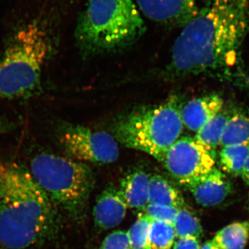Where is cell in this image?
<instances>
[{
  "label": "cell",
  "instance_id": "obj_14",
  "mask_svg": "<svg viewBox=\"0 0 249 249\" xmlns=\"http://www.w3.org/2000/svg\"><path fill=\"white\" fill-rule=\"evenodd\" d=\"M149 204L163 205L179 209L184 208V198L181 192L169 181L159 175L150 176Z\"/></svg>",
  "mask_w": 249,
  "mask_h": 249
},
{
  "label": "cell",
  "instance_id": "obj_11",
  "mask_svg": "<svg viewBox=\"0 0 249 249\" xmlns=\"http://www.w3.org/2000/svg\"><path fill=\"white\" fill-rule=\"evenodd\" d=\"M127 209L119 189L109 185L96 199L93 211L95 224L103 230L115 227L124 220Z\"/></svg>",
  "mask_w": 249,
  "mask_h": 249
},
{
  "label": "cell",
  "instance_id": "obj_27",
  "mask_svg": "<svg viewBox=\"0 0 249 249\" xmlns=\"http://www.w3.org/2000/svg\"><path fill=\"white\" fill-rule=\"evenodd\" d=\"M7 127L8 126L7 124H6V122L1 121V119H0V133L6 131Z\"/></svg>",
  "mask_w": 249,
  "mask_h": 249
},
{
  "label": "cell",
  "instance_id": "obj_4",
  "mask_svg": "<svg viewBox=\"0 0 249 249\" xmlns=\"http://www.w3.org/2000/svg\"><path fill=\"white\" fill-rule=\"evenodd\" d=\"M145 30L134 0H86L75 29V38L84 55L122 50L133 45Z\"/></svg>",
  "mask_w": 249,
  "mask_h": 249
},
{
  "label": "cell",
  "instance_id": "obj_26",
  "mask_svg": "<svg viewBox=\"0 0 249 249\" xmlns=\"http://www.w3.org/2000/svg\"><path fill=\"white\" fill-rule=\"evenodd\" d=\"M200 249H222L220 247L214 243L213 241H208L206 243L201 246Z\"/></svg>",
  "mask_w": 249,
  "mask_h": 249
},
{
  "label": "cell",
  "instance_id": "obj_8",
  "mask_svg": "<svg viewBox=\"0 0 249 249\" xmlns=\"http://www.w3.org/2000/svg\"><path fill=\"white\" fill-rule=\"evenodd\" d=\"M215 157L196 138H179L160 160L178 183L186 186L214 168Z\"/></svg>",
  "mask_w": 249,
  "mask_h": 249
},
{
  "label": "cell",
  "instance_id": "obj_18",
  "mask_svg": "<svg viewBox=\"0 0 249 249\" xmlns=\"http://www.w3.org/2000/svg\"><path fill=\"white\" fill-rule=\"evenodd\" d=\"M249 142V116L242 112L232 114L228 121L221 139L220 146Z\"/></svg>",
  "mask_w": 249,
  "mask_h": 249
},
{
  "label": "cell",
  "instance_id": "obj_25",
  "mask_svg": "<svg viewBox=\"0 0 249 249\" xmlns=\"http://www.w3.org/2000/svg\"><path fill=\"white\" fill-rule=\"evenodd\" d=\"M240 176L242 177V179L245 181L246 184L249 186V156Z\"/></svg>",
  "mask_w": 249,
  "mask_h": 249
},
{
  "label": "cell",
  "instance_id": "obj_13",
  "mask_svg": "<svg viewBox=\"0 0 249 249\" xmlns=\"http://www.w3.org/2000/svg\"><path fill=\"white\" fill-rule=\"evenodd\" d=\"M150 178L143 170H137L122 178L119 192L127 207L145 209L149 204Z\"/></svg>",
  "mask_w": 249,
  "mask_h": 249
},
{
  "label": "cell",
  "instance_id": "obj_17",
  "mask_svg": "<svg viewBox=\"0 0 249 249\" xmlns=\"http://www.w3.org/2000/svg\"><path fill=\"white\" fill-rule=\"evenodd\" d=\"M219 156L223 171L232 176H240L249 156V142L222 147Z\"/></svg>",
  "mask_w": 249,
  "mask_h": 249
},
{
  "label": "cell",
  "instance_id": "obj_15",
  "mask_svg": "<svg viewBox=\"0 0 249 249\" xmlns=\"http://www.w3.org/2000/svg\"><path fill=\"white\" fill-rule=\"evenodd\" d=\"M229 110H221L211 118L196 132L195 137L201 144L215 157L216 150L220 145L223 133L228 121L231 117Z\"/></svg>",
  "mask_w": 249,
  "mask_h": 249
},
{
  "label": "cell",
  "instance_id": "obj_21",
  "mask_svg": "<svg viewBox=\"0 0 249 249\" xmlns=\"http://www.w3.org/2000/svg\"><path fill=\"white\" fill-rule=\"evenodd\" d=\"M138 216L137 221L127 231L131 247L132 249H150L148 237L152 219L144 213Z\"/></svg>",
  "mask_w": 249,
  "mask_h": 249
},
{
  "label": "cell",
  "instance_id": "obj_16",
  "mask_svg": "<svg viewBox=\"0 0 249 249\" xmlns=\"http://www.w3.org/2000/svg\"><path fill=\"white\" fill-rule=\"evenodd\" d=\"M249 240V221H244L223 228L212 240L222 249H245Z\"/></svg>",
  "mask_w": 249,
  "mask_h": 249
},
{
  "label": "cell",
  "instance_id": "obj_5",
  "mask_svg": "<svg viewBox=\"0 0 249 249\" xmlns=\"http://www.w3.org/2000/svg\"><path fill=\"white\" fill-rule=\"evenodd\" d=\"M180 109L178 96H172L157 106L132 111L116 121L114 137L124 146L145 152L160 161L182 133Z\"/></svg>",
  "mask_w": 249,
  "mask_h": 249
},
{
  "label": "cell",
  "instance_id": "obj_19",
  "mask_svg": "<svg viewBox=\"0 0 249 249\" xmlns=\"http://www.w3.org/2000/svg\"><path fill=\"white\" fill-rule=\"evenodd\" d=\"M173 227L178 238L193 237L199 240L203 235V229L199 219L185 208L178 210Z\"/></svg>",
  "mask_w": 249,
  "mask_h": 249
},
{
  "label": "cell",
  "instance_id": "obj_7",
  "mask_svg": "<svg viewBox=\"0 0 249 249\" xmlns=\"http://www.w3.org/2000/svg\"><path fill=\"white\" fill-rule=\"evenodd\" d=\"M64 150L82 161L107 164L116 161L119 147L114 136L80 124H65L58 132Z\"/></svg>",
  "mask_w": 249,
  "mask_h": 249
},
{
  "label": "cell",
  "instance_id": "obj_6",
  "mask_svg": "<svg viewBox=\"0 0 249 249\" xmlns=\"http://www.w3.org/2000/svg\"><path fill=\"white\" fill-rule=\"evenodd\" d=\"M29 170L55 206L75 217L82 214L94 182L88 165L43 152L32 159Z\"/></svg>",
  "mask_w": 249,
  "mask_h": 249
},
{
  "label": "cell",
  "instance_id": "obj_10",
  "mask_svg": "<svg viewBox=\"0 0 249 249\" xmlns=\"http://www.w3.org/2000/svg\"><path fill=\"white\" fill-rule=\"evenodd\" d=\"M185 187L191 192L196 202L204 207L220 204L232 191L230 180L215 167Z\"/></svg>",
  "mask_w": 249,
  "mask_h": 249
},
{
  "label": "cell",
  "instance_id": "obj_2",
  "mask_svg": "<svg viewBox=\"0 0 249 249\" xmlns=\"http://www.w3.org/2000/svg\"><path fill=\"white\" fill-rule=\"evenodd\" d=\"M11 34L0 60V99L27 98L40 88L42 70L52 53L62 5L41 0Z\"/></svg>",
  "mask_w": 249,
  "mask_h": 249
},
{
  "label": "cell",
  "instance_id": "obj_22",
  "mask_svg": "<svg viewBox=\"0 0 249 249\" xmlns=\"http://www.w3.org/2000/svg\"><path fill=\"white\" fill-rule=\"evenodd\" d=\"M178 209L163 205L148 204L144 209V213L146 214L153 220L167 223L174 225Z\"/></svg>",
  "mask_w": 249,
  "mask_h": 249
},
{
  "label": "cell",
  "instance_id": "obj_3",
  "mask_svg": "<svg viewBox=\"0 0 249 249\" xmlns=\"http://www.w3.org/2000/svg\"><path fill=\"white\" fill-rule=\"evenodd\" d=\"M58 229L56 206L29 170L0 164V244L26 249L52 238Z\"/></svg>",
  "mask_w": 249,
  "mask_h": 249
},
{
  "label": "cell",
  "instance_id": "obj_12",
  "mask_svg": "<svg viewBox=\"0 0 249 249\" xmlns=\"http://www.w3.org/2000/svg\"><path fill=\"white\" fill-rule=\"evenodd\" d=\"M224 101L217 94L194 98L181 106L180 116L183 126L197 132L211 118L222 109Z\"/></svg>",
  "mask_w": 249,
  "mask_h": 249
},
{
  "label": "cell",
  "instance_id": "obj_9",
  "mask_svg": "<svg viewBox=\"0 0 249 249\" xmlns=\"http://www.w3.org/2000/svg\"><path fill=\"white\" fill-rule=\"evenodd\" d=\"M142 15L165 26L183 27L199 12L197 0H134Z\"/></svg>",
  "mask_w": 249,
  "mask_h": 249
},
{
  "label": "cell",
  "instance_id": "obj_1",
  "mask_svg": "<svg viewBox=\"0 0 249 249\" xmlns=\"http://www.w3.org/2000/svg\"><path fill=\"white\" fill-rule=\"evenodd\" d=\"M249 32V0H209L183 27L167 71L175 76L227 71Z\"/></svg>",
  "mask_w": 249,
  "mask_h": 249
},
{
  "label": "cell",
  "instance_id": "obj_20",
  "mask_svg": "<svg viewBox=\"0 0 249 249\" xmlns=\"http://www.w3.org/2000/svg\"><path fill=\"white\" fill-rule=\"evenodd\" d=\"M175 237L176 234L173 225L152 219L148 237L150 249H170Z\"/></svg>",
  "mask_w": 249,
  "mask_h": 249
},
{
  "label": "cell",
  "instance_id": "obj_23",
  "mask_svg": "<svg viewBox=\"0 0 249 249\" xmlns=\"http://www.w3.org/2000/svg\"><path fill=\"white\" fill-rule=\"evenodd\" d=\"M100 249H132L127 232L116 231L105 238Z\"/></svg>",
  "mask_w": 249,
  "mask_h": 249
},
{
  "label": "cell",
  "instance_id": "obj_24",
  "mask_svg": "<svg viewBox=\"0 0 249 249\" xmlns=\"http://www.w3.org/2000/svg\"><path fill=\"white\" fill-rule=\"evenodd\" d=\"M199 241L196 237H186L178 238L174 244L173 249H200Z\"/></svg>",
  "mask_w": 249,
  "mask_h": 249
}]
</instances>
